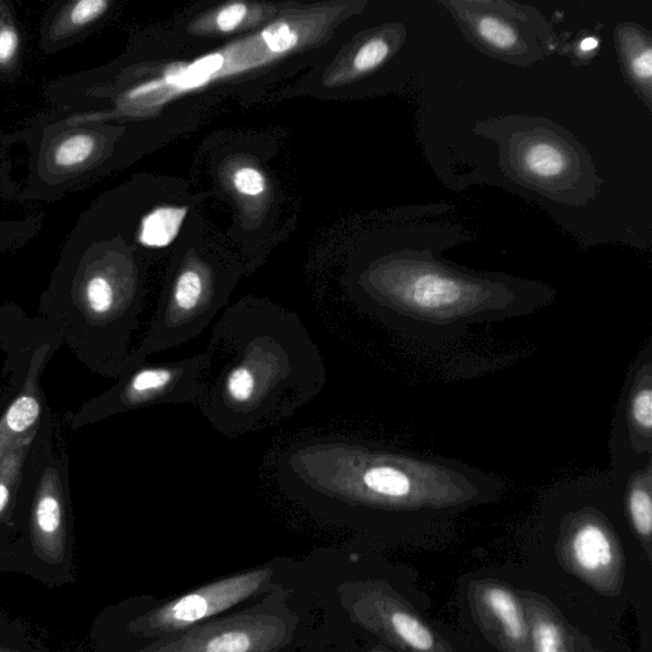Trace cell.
I'll return each mask as SVG.
<instances>
[{
    "mask_svg": "<svg viewBox=\"0 0 652 652\" xmlns=\"http://www.w3.org/2000/svg\"><path fill=\"white\" fill-rule=\"evenodd\" d=\"M473 235L448 223L418 221L394 235L391 248L360 273L355 302L391 328L426 342H446L483 324L533 315L556 299L542 281L478 271L444 257Z\"/></svg>",
    "mask_w": 652,
    "mask_h": 652,
    "instance_id": "6da1fadb",
    "label": "cell"
},
{
    "mask_svg": "<svg viewBox=\"0 0 652 652\" xmlns=\"http://www.w3.org/2000/svg\"><path fill=\"white\" fill-rule=\"evenodd\" d=\"M197 408L228 438L258 434L294 417L324 392L325 359L299 316L244 299L211 328Z\"/></svg>",
    "mask_w": 652,
    "mask_h": 652,
    "instance_id": "7a4b0ae2",
    "label": "cell"
},
{
    "mask_svg": "<svg viewBox=\"0 0 652 652\" xmlns=\"http://www.w3.org/2000/svg\"><path fill=\"white\" fill-rule=\"evenodd\" d=\"M276 478L299 504L345 517L443 511L491 501L502 490L470 464L346 436L290 444L278 455Z\"/></svg>",
    "mask_w": 652,
    "mask_h": 652,
    "instance_id": "3957f363",
    "label": "cell"
},
{
    "mask_svg": "<svg viewBox=\"0 0 652 652\" xmlns=\"http://www.w3.org/2000/svg\"><path fill=\"white\" fill-rule=\"evenodd\" d=\"M473 131L497 146L501 170L528 190L572 207L592 205L601 194L593 156L556 122L505 116L481 120Z\"/></svg>",
    "mask_w": 652,
    "mask_h": 652,
    "instance_id": "277c9868",
    "label": "cell"
},
{
    "mask_svg": "<svg viewBox=\"0 0 652 652\" xmlns=\"http://www.w3.org/2000/svg\"><path fill=\"white\" fill-rule=\"evenodd\" d=\"M471 46L507 65L528 68L561 46L536 8L507 0H442Z\"/></svg>",
    "mask_w": 652,
    "mask_h": 652,
    "instance_id": "5b68a950",
    "label": "cell"
},
{
    "mask_svg": "<svg viewBox=\"0 0 652 652\" xmlns=\"http://www.w3.org/2000/svg\"><path fill=\"white\" fill-rule=\"evenodd\" d=\"M611 478L622 481L652 461V343L633 360L616 405L610 439Z\"/></svg>",
    "mask_w": 652,
    "mask_h": 652,
    "instance_id": "8992f818",
    "label": "cell"
},
{
    "mask_svg": "<svg viewBox=\"0 0 652 652\" xmlns=\"http://www.w3.org/2000/svg\"><path fill=\"white\" fill-rule=\"evenodd\" d=\"M207 365L206 352L157 365L137 366L116 395L120 409L152 405H196L200 398L201 375Z\"/></svg>",
    "mask_w": 652,
    "mask_h": 652,
    "instance_id": "52a82bcc",
    "label": "cell"
},
{
    "mask_svg": "<svg viewBox=\"0 0 652 652\" xmlns=\"http://www.w3.org/2000/svg\"><path fill=\"white\" fill-rule=\"evenodd\" d=\"M270 576L271 570H257L198 589L160 607L152 616V625L164 633L187 629L241 603L257 593Z\"/></svg>",
    "mask_w": 652,
    "mask_h": 652,
    "instance_id": "ba28073f",
    "label": "cell"
},
{
    "mask_svg": "<svg viewBox=\"0 0 652 652\" xmlns=\"http://www.w3.org/2000/svg\"><path fill=\"white\" fill-rule=\"evenodd\" d=\"M285 636V625L266 615L237 616L185 634L161 652H268Z\"/></svg>",
    "mask_w": 652,
    "mask_h": 652,
    "instance_id": "9c48e42d",
    "label": "cell"
},
{
    "mask_svg": "<svg viewBox=\"0 0 652 652\" xmlns=\"http://www.w3.org/2000/svg\"><path fill=\"white\" fill-rule=\"evenodd\" d=\"M614 40L623 76L640 100L652 111V37L636 22L616 26Z\"/></svg>",
    "mask_w": 652,
    "mask_h": 652,
    "instance_id": "30bf717a",
    "label": "cell"
},
{
    "mask_svg": "<svg viewBox=\"0 0 652 652\" xmlns=\"http://www.w3.org/2000/svg\"><path fill=\"white\" fill-rule=\"evenodd\" d=\"M621 508L632 531L642 541H650L652 533V461L630 472L620 482H614Z\"/></svg>",
    "mask_w": 652,
    "mask_h": 652,
    "instance_id": "8fae6325",
    "label": "cell"
},
{
    "mask_svg": "<svg viewBox=\"0 0 652 652\" xmlns=\"http://www.w3.org/2000/svg\"><path fill=\"white\" fill-rule=\"evenodd\" d=\"M85 302L88 310L102 319H131L136 312V295L121 294L119 287L105 275H95L87 280Z\"/></svg>",
    "mask_w": 652,
    "mask_h": 652,
    "instance_id": "7c38bea8",
    "label": "cell"
},
{
    "mask_svg": "<svg viewBox=\"0 0 652 652\" xmlns=\"http://www.w3.org/2000/svg\"><path fill=\"white\" fill-rule=\"evenodd\" d=\"M40 413V403L31 392L13 402L0 419V461L20 439L32 434L31 428L37 425Z\"/></svg>",
    "mask_w": 652,
    "mask_h": 652,
    "instance_id": "4fadbf2b",
    "label": "cell"
},
{
    "mask_svg": "<svg viewBox=\"0 0 652 652\" xmlns=\"http://www.w3.org/2000/svg\"><path fill=\"white\" fill-rule=\"evenodd\" d=\"M187 208L161 207L151 211L140 225L139 241L147 248L162 249L179 235Z\"/></svg>",
    "mask_w": 652,
    "mask_h": 652,
    "instance_id": "5bb4252c",
    "label": "cell"
},
{
    "mask_svg": "<svg viewBox=\"0 0 652 652\" xmlns=\"http://www.w3.org/2000/svg\"><path fill=\"white\" fill-rule=\"evenodd\" d=\"M484 603L504 629L506 636L513 641H523L527 628L522 606L507 589L493 586L483 595Z\"/></svg>",
    "mask_w": 652,
    "mask_h": 652,
    "instance_id": "9a60e30c",
    "label": "cell"
},
{
    "mask_svg": "<svg viewBox=\"0 0 652 652\" xmlns=\"http://www.w3.org/2000/svg\"><path fill=\"white\" fill-rule=\"evenodd\" d=\"M33 434L34 432L20 439L0 461V514L3 513L8 502H10L12 490L20 482L22 464L31 446Z\"/></svg>",
    "mask_w": 652,
    "mask_h": 652,
    "instance_id": "2e32d148",
    "label": "cell"
},
{
    "mask_svg": "<svg viewBox=\"0 0 652 652\" xmlns=\"http://www.w3.org/2000/svg\"><path fill=\"white\" fill-rule=\"evenodd\" d=\"M97 142L92 135L79 134L70 135L55 149V164L61 169L70 170L86 164L96 151Z\"/></svg>",
    "mask_w": 652,
    "mask_h": 652,
    "instance_id": "e0dca14e",
    "label": "cell"
},
{
    "mask_svg": "<svg viewBox=\"0 0 652 652\" xmlns=\"http://www.w3.org/2000/svg\"><path fill=\"white\" fill-rule=\"evenodd\" d=\"M109 2L106 0H79V2L69 6L68 10L61 17L57 24V32L65 37L87 28L108 11Z\"/></svg>",
    "mask_w": 652,
    "mask_h": 652,
    "instance_id": "ac0fdd59",
    "label": "cell"
},
{
    "mask_svg": "<svg viewBox=\"0 0 652 652\" xmlns=\"http://www.w3.org/2000/svg\"><path fill=\"white\" fill-rule=\"evenodd\" d=\"M391 624L396 636L413 650L429 651L434 649V636L416 616L407 612L396 611L391 616Z\"/></svg>",
    "mask_w": 652,
    "mask_h": 652,
    "instance_id": "d6986e66",
    "label": "cell"
},
{
    "mask_svg": "<svg viewBox=\"0 0 652 652\" xmlns=\"http://www.w3.org/2000/svg\"><path fill=\"white\" fill-rule=\"evenodd\" d=\"M534 652H563L562 631L552 621H537L533 628Z\"/></svg>",
    "mask_w": 652,
    "mask_h": 652,
    "instance_id": "ffe728a7",
    "label": "cell"
},
{
    "mask_svg": "<svg viewBox=\"0 0 652 652\" xmlns=\"http://www.w3.org/2000/svg\"><path fill=\"white\" fill-rule=\"evenodd\" d=\"M263 39L271 51L284 52L295 47L297 34L287 23L278 22L263 32Z\"/></svg>",
    "mask_w": 652,
    "mask_h": 652,
    "instance_id": "44dd1931",
    "label": "cell"
},
{
    "mask_svg": "<svg viewBox=\"0 0 652 652\" xmlns=\"http://www.w3.org/2000/svg\"><path fill=\"white\" fill-rule=\"evenodd\" d=\"M21 38L11 23L0 26V67L10 66L19 56Z\"/></svg>",
    "mask_w": 652,
    "mask_h": 652,
    "instance_id": "7402d4cb",
    "label": "cell"
},
{
    "mask_svg": "<svg viewBox=\"0 0 652 652\" xmlns=\"http://www.w3.org/2000/svg\"><path fill=\"white\" fill-rule=\"evenodd\" d=\"M235 187L237 190L245 194V196H259L266 188L263 175L250 167H244L235 175Z\"/></svg>",
    "mask_w": 652,
    "mask_h": 652,
    "instance_id": "603a6c76",
    "label": "cell"
},
{
    "mask_svg": "<svg viewBox=\"0 0 652 652\" xmlns=\"http://www.w3.org/2000/svg\"><path fill=\"white\" fill-rule=\"evenodd\" d=\"M597 47V39L587 37L575 42L572 47L566 46L563 49V55H566L571 59L572 65L585 66L593 59Z\"/></svg>",
    "mask_w": 652,
    "mask_h": 652,
    "instance_id": "cb8c5ba5",
    "label": "cell"
},
{
    "mask_svg": "<svg viewBox=\"0 0 652 652\" xmlns=\"http://www.w3.org/2000/svg\"><path fill=\"white\" fill-rule=\"evenodd\" d=\"M246 7L243 3H231L221 10L217 16V26L224 32H230L239 28L245 20Z\"/></svg>",
    "mask_w": 652,
    "mask_h": 652,
    "instance_id": "d4e9b609",
    "label": "cell"
},
{
    "mask_svg": "<svg viewBox=\"0 0 652 652\" xmlns=\"http://www.w3.org/2000/svg\"><path fill=\"white\" fill-rule=\"evenodd\" d=\"M349 560H350L352 562H355V563H356V562L359 560V556H358V554H357V553H354V554H350V556H349Z\"/></svg>",
    "mask_w": 652,
    "mask_h": 652,
    "instance_id": "484cf974",
    "label": "cell"
}]
</instances>
